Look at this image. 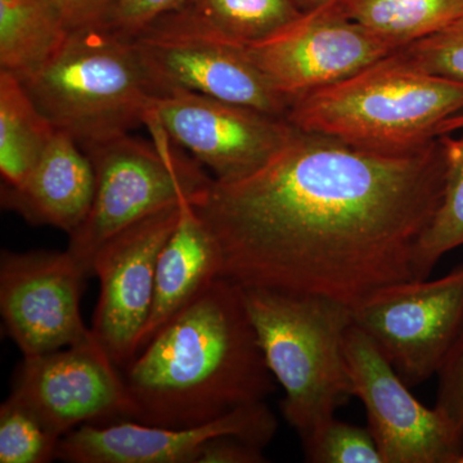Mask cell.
Masks as SVG:
<instances>
[{
    "label": "cell",
    "mask_w": 463,
    "mask_h": 463,
    "mask_svg": "<svg viewBox=\"0 0 463 463\" xmlns=\"http://www.w3.org/2000/svg\"><path fill=\"white\" fill-rule=\"evenodd\" d=\"M444 182L439 137L413 151L379 152L297 128L257 172L213 178L191 201L221 246L222 277L353 309L414 279Z\"/></svg>",
    "instance_id": "6da1fadb"
},
{
    "label": "cell",
    "mask_w": 463,
    "mask_h": 463,
    "mask_svg": "<svg viewBox=\"0 0 463 463\" xmlns=\"http://www.w3.org/2000/svg\"><path fill=\"white\" fill-rule=\"evenodd\" d=\"M134 421L190 428L265 402L268 368L242 288L219 277L182 307L123 370Z\"/></svg>",
    "instance_id": "7a4b0ae2"
},
{
    "label": "cell",
    "mask_w": 463,
    "mask_h": 463,
    "mask_svg": "<svg viewBox=\"0 0 463 463\" xmlns=\"http://www.w3.org/2000/svg\"><path fill=\"white\" fill-rule=\"evenodd\" d=\"M461 112L463 81L422 71L395 52L295 100L288 120L354 147L407 152L434 141L440 124Z\"/></svg>",
    "instance_id": "3957f363"
},
{
    "label": "cell",
    "mask_w": 463,
    "mask_h": 463,
    "mask_svg": "<svg viewBox=\"0 0 463 463\" xmlns=\"http://www.w3.org/2000/svg\"><path fill=\"white\" fill-rule=\"evenodd\" d=\"M241 288L268 368L285 392L283 417L306 443L353 397L344 354L353 309L316 295Z\"/></svg>",
    "instance_id": "277c9868"
},
{
    "label": "cell",
    "mask_w": 463,
    "mask_h": 463,
    "mask_svg": "<svg viewBox=\"0 0 463 463\" xmlns=\"http://www.w3.org/2000/svg\"><path fill=\"white\" fill-rule=\"evenodd\" d=\"M23 84L52 125L83 149L145 125L161 94L133 41L97 25L71 30L53 60Z\"/></svg>",
    "instance_id": "5b68a950"
},
{
    "label": "cell",
    "mask_w": 463,
    "mask_h": 463,
    "mask_svg": "<svg viewBox=\"0 0 463 463\" xmlns=\"http://www.w3.org/2000/svg\"><path fill=\"white\" fill-rule=\"evenodd\" d=\"M152 142L125 134L85 148L96 175V194L83 224L70 234L67 251L91 277L100 246L142 219L194 199L213 178L196 160L181 156L167 134L147 114Z\"/></svg>",
    "instance_id": "8992f818"
},
{
    "label": "cell",
    "mask_w": 463,
    "mask_h": 463,
    "mask_svg": "<svg viewBox=\"0 0 463 463\" xmlns=\"http://www.w3.org/2000/svg\"><path fill=\"white\" fill-rule=\"evenodd\" d=\"M410 388L438 376L463 325V265L434 281L412 279L377 291L353 307Z\"/></svg>",
    "instance_id": "52a82bcc"
},
{
    "label": "cell",
    "mask_w": 463,
    "mask_h": 463,
    "mask_svg": "<svg viewBox=\"0 0 463 463\" xmlns=\"http://www.w3.org/2000/svg\"><path fill=\"white\" fill-rule=\"evenodd\" d=\"M353 397L364 405L383 463H459L463 429L420 403L380 347L355 323L344 340Z\"/></svg>",
    "instance_id": "ba28073f"
},
{
    "label": "cell",
    "mask_w": 463,
    "mask_h": 463,
    "mask_svg": "<svg viewBox=\"0 0 463 463\" xmlns=\"http://www.w3.org/2000/svg\"><path fill=\"white\" fill-rule=\"evenodd\" d=\"M88 277L67 250H3L0 313L8 336L24 356L99 343L81 316Z\"/></svg>",
    "instance_id": "9c48e42d"
},
{
    "label": "cell",
    "mask_w": 463,
    "mask_h": 463,
    "mask_svg": "<svg viewBox=\"0 0 463 463\" xmlns=\"http://www.w3.org/2000/svg\"><path fill=\"white\" fill-rule=\"evenodd\" d=\"M243 47L289 105L397 52L346 17L335 0L307 12L276 35Z\"/></svg>",
    "instance_id": "30bf717a"
},
{
    "label": "cell",
    "mask_w": 463,
    "mask_h": 463,
    "mask_svg": "<svg viewBox=\"0 0 463 463\" xmlns=\"http://www.w3.org/2000/svg\"><path fill=\"white\" fill-rule=\"evenodd\" d=\"M148 115L221 182L257 172L297 130L286 118L187 90L160 94Z\"/></svg>",
    "instance_id": "8fae6325"
},
{
    "label": "cell",
    "mask_w": 463,
    "mask_h": 463,
    "mask_svg": "<svg viewBox=\"0 0 463 463\" xmlns=\"http://www.w3.org/2000/svg\"><path fill=\"white\" fill-rule=\"evenodd\" d=\"M57 438L80 426L133 420L123 371L99 343L24 356L11 395Z\"/></svg>",
    "instance_id": "7c38bea8"
},
{
    "label": "cell",
    "mask_w": 463,
    "mask_h": 463,
    "mask_svg": "<svg viewBox=\"0 0 463 463\" xmlns=\"http://www.w3.org/2000/svg\"><path fill=\"white\" fill-rule=\"evenodd\" d=\"M182 201L121 231L94 255L91 276L99 279L100 289L91 332L121 371L138 353L158 257L178 224Z\"/></svg>",
    "instance_id": "4fadbf2b"
},
{
    "label": "cell",
    "mask_w": 463,
    "mask_h": 463,
    "mask_svg": "<svg viewBox=\"0 0 463 463\" xmlns=\"http://www.w3.org/2000/svg\"><path fill=\"white\" fill-rule=\"evenodd\" d=\"M161 94L187 90L288 118L274 90L245 47L155 21L132 39Z\"/></svg>",
    "instance_id": "5bb4252c"
},
{
    "label": "cell",
    "mask_w": 463,
    "mask_h": 463,
    "mask_svg": "<svg viewBox=\"0 0 463 463\" xmlns=\"http://www.w3.org/2000/svg\"><path fill=\"white\" fill-rule=\"evenodd\" d=\"M279 422L265 402L241 405L213 421L164 428L134 420L88 423L58 444L57 459L69 463H199L210 441L236 437L265 448Z\"/></svg>",
    "instance_id": "9a60e30c"
},
{
    "label": "cell",
    "mask_w": 463,
    "mask_h": 463,
    "mask_svg": "<svg viewBox=\"0 0 463 463\" xmlns=\"http://www.w3.org/2000/svg\"><path fill=\"white\" fill-rule=\"evenodd\" d=\"M96 175L87 152L69 134L57 130L26 181L2 185L3 209L27 223L50 225L72 234L90 214Z\"/></svg>",
    "instance_id": "2e32d148"
},
{
    "label": "cell",
    "mask_w": 463,
    "mask_h": 463,
    "mask_svg": "<svg viewBox=\"0 0 463 463\" xmlns=\"http://www.w3.org/2000/svg\"><path fill=\"white\" fill-rule=\"evenodd\" d=\"M222 272L223 255L218 241L191 199L183 200L178 224L158 257L154 301L138 352L192 298L222 277Z\"/></svg>",
    "instance_id": "e0dca14e"
},
{
    "label": "cell",
    "mask_w": 463,
    "mask_h": 463,
    "mask_svg": "<svg viewBox=\"0 0 463 463\" xmlns=\"http://www.w3.org/2000/svg\"><path fill=\"white\" fill-rule=\"evenodd\" d=\"M70 33L53 0H0V71L25 83L53 60Z\"/></svg>",
    "instance_id": "ac0fdd59"
},
{
    "label": "cell",
    "mask_w": 463,
    "mask_h": 463,
    "mask_svg": "<svg viewBox=\"0 0 463 463\" xmlns=\"http://www.w3.org/2000/svg\"><path fill=\"white\" fill-rule=\"evenodd\" d=\"M303 14L291 0H183L156 21L249 45L276 35Z\"/></svg>",
    "instance_id": "d6986e66"
},
{
    "label": "cell",
    "mask_w": 463,
    "mask_h": 463,
    "mask_svg": "<svg viewBox=\"0 0 463 463\" xmlns=\"http://www.w3.org/2000/svg\"><path fill=\"white\" fill-rule=\"evenodd\" d=\"M56 128L45 118L14 75L0 71V174L3 185L18 187L26 181Z\"/></svg>",
    "instance_id": "ffe728a7"
},
{
    "label": "cell",
    "mask_w": 463,
    "mask_h": 463,
    "mask_svg": "<svg viewBox=\"0 0 463 463\" xmlns=\"http://www.w3.org/2000/svg\"><path fill=\"white\" fill-rule=\"evenodd\" d=\"M350 20L394 50L440 32L463 17V0H335Z\"/></svg>",
    "instance_id": "44dd1931"
},
{
    "label": "cell",
    "mask_w": 463,
    "mask_h": 463,
    "mask_svg": "<svg viewBox=\"0 0 463 463\" xmlns=\"http://www.w3.org/2000/svg\"><path fill=\"white\" fill-rule=\"evenodd\" d=\"M459 136L439 137L446 157L443 197L430 224L423 232L416 257L414 279H428L448 252L463 246V130Z\"/></svg>",
    "instance_id": "7402d4cb"
},
{
    "label": "cell",
    "mask_w": 463,
    "mask_h": 463,
    "mask_svg": "<svg viewBox=\"0 0 463 463\" xmlns=\"http://www.w3.org/2000/svg\"><path fill=\"white\" fill-rule=\"evenodd\" d=\"M60 440L14 398L0 405V463L53 461Z\"/></svg>",
    "instance_id": "603a6c76"
},
{
    "label": "cell",
    "mask_w": 463,
    "mask_h": 463,
    "mask_svg": "<svg viewBox=\"0 0 463 463\" xmlns=\"http://www.w3.org/2000/svg\"><path fill=\"white\" fill-rule=\"evenodd\" d=\"M307 462L383 463L370 429L343 422L336 417L303 443Z\"/></svg>",
    "instance_id": "cb8c5ba5"
},
{
    "label": "cell",
    "mask_w": 463,
    "mask_h": 463,
    "mask_svg": "<svg viewBox=\"0 0 463 463\" xmlns=\"http://www.w3.org/2000/svg\"><path fill=\"white\" fill-rule=\"evenodd\" d=\"M397 53L405 62L429 74L463 81V17Z\"/></svg>",
    "instance_id": "d4e9b609"
},
{
    "label": "cell",
    "mask_w": 463,
    "mask_h": 463,
    "mask_svg": "<svg viewBox=\"0 0 463 463\" xmlns=\"http://www.w3.org/2000/svg\"><path fill=\"white\" fill-rule=\"evenodd\" d=\"M183 0H106L96 25L108 32L132 39L147 29L158 17L169 14Z\"/></svg>",
    "instance_id": "484cf974"
},
{
    "label": "cell",
    "mask_w": 463,
    "mask_h": 463,
    "mask_svg": "<svg viewBox=\"0 0 463 463\" xmlns=\"http://www.w3.org/2000/svg\"><path fill=\"white\" fill-rule=\"evenodd\" d=\"M435 407L463 429V325L439 371Z\"/></svg>",
    "instance_id": "4316f807"
},
{
    "label": "cell",
    "mask_w": 463,
    "mask_h": 463,
    "mask_svg": "<svg viewBox=\"0 0 463 463\" xmlns=\"http://www.w3.org/2000/svg\"><path fill=\"white\" fill-rule=\"evenodd\" d=\"M263 449L240 438H218L207 444L199 463H263Z\"/></svg>",
    "instance_id": "83f0119b"
},
{
    "label": "cell",
    "mask_w": 463,
    "mask_h": 463,
    "mask_svg": "<svg viewBox=\"0 0 463 463\" xmlns=\"http://www.w3.org/2000/svg\"><path fill=\"white\" fill-rule=\"evenodd\" d=\"M71 30L96 25L106 0H53Z\"/></svg>",
    "instance_id": "f1b7e54d"
},
{
    "label": "cell",
    "mask_w": 463,
    "mask_h": 463,
    "mask_svg": "<svg viewBox=\"0 0 463 463\" xmlns=\"http://www.w3.org/2000/svg\"><path fill=\"white\" fill-rule=\"evenodd\" d=\"M461 130H463V112L443 121L439 127L438 137L444 136V134H455Z\"/></svg>",
    "instance_id": "f546056e"
},
{
    "label": "cell",
    "mask_w": 463,
    "mask_h": 463,
    "mask_svg": "<svg viewBox=\"0 0 463 463\" xmlns=\"http://www.w3.org/2000/svg\"><path fill=\"white\" fill-rule=\"evenodd\" d=\"M303 14L307 12L315 11V9L322 7L326 3L331 2V0H291Z\"/></svg>",
    "instance_id": "4dcf8cb0"
},
{
    "label": "cell",
    "mask_w": 463,
    "mask_h": 463,
    "mask_svg": "<svg viewBox=\"0 0 463 463\" xmlns=\"http://www.w3.org/2000/svg\"><path fill=\"white\" fill-rule=\"evenodd\" d=\"M459 463H463V457L461 459H459Z\"/></svg>",
    "instance_id": "1f68e13d"
}]
</instances>
